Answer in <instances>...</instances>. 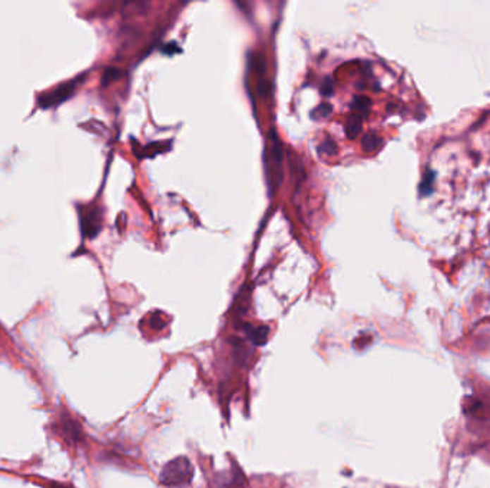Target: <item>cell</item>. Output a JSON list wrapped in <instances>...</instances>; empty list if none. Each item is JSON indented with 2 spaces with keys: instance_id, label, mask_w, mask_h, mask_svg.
<instances>
[{
  "instance_id": "5b68a950",
  "label": "cell",
  "mask_w": 490,
  "mask_h": 488,
  "mask_svg": "<svg viewBox=\"0 0 490 488\" xmlns=\"http://www.w3.org/2000/svg\"><path fill=\"white\" fill-rule=\"evenodd\" d=\"M247 335H248V339L254 345H264L267 342V339H269L270 328L265 327V325L250 327V328H247Z\"/></svg>"
},
{
  "instance_id": "277c9868",
  "label": "cell",
  "mask_w": 490,
  "mask_h": 488,
  "mask_svg": "<svg viewBox=\"0 0 490 488\" xmlns=\"http://www.w3.org/2000/svg\"><path fill=\"white\" fill-rule=\"evenodd\" d=\"M99 215L97 213V211H91L82 218V230L87 237L94 238L99 232Z\"/></svg>"
},
{
  "instance_id": "3957f363",
  "label": "cell",
  "mask_w": 490,
  "mask_h": 488,
  "mask_svg": "<svg viewBox=\"0 0 490 488\" xmlns=\"http://www.w3.org/2000/svg\"><path fill=\"white\" fill-rule=\"evenodd\" d=\"M76 83H78V79L66 82V83L61 85L58 89H55L54 92L43 95L42 98H39V106L44 108V109H49V108H54L56 105H61L63 101H66L73 94Z\"/></svg>"
},
{
  "instance_id": "5bb4252c",
  "label": "cell",
  "mask_w": 490,
  "mask_h": 488,
  "mask_svg": "<svg viewBox=\"0 0 490 488\" xmlns=\"http://www.w3.org/2000/svg\"><path fill=\"white\" fill-rule=\"evenodd\" d=\"M164 52L168 54V55H173V54H176V52H180V48H178V44H176V43L172 42V43L168 44V46H165Z\"/></svg>"
},
{
  "instance_id": "8fae6325",
  "label": "cell",
  "mask_w": 490,
  "mask_h": 488,
  "mask_svg": "<svg viewBox=\"0 0 490 488\" xmlns=\"http://www.w3.org/2000/svg\"><path fill=\"white\" fill-rule=\"evenodd\" d=\"M320 152L329 156H334L338 152V146L333 139H326L321 145H320Z\"/></svg>"
},
{
  "instance_id": "9c48e42d",
  "label": "cell",
  "mask_w": 490,
  "mask_h": 488,
  "mask_svg": "<svg viewBox=\"0 0 490 488\" xmlns=\"http://www.w3.org/2000/svg\"><path fill=\"white\" fill-rule=\"evenodd\" d=\"M331 112H333V106L330 104H321L313 112H311V118L324 119V118H329L331 115Z\"/></svg>"
},
{
  "instance_id": "4fadbf2b",
  "label": "cell",
  "mask_w": 490,
  "mask_h": 488,
  "mask_svg": "<svg viewBox=\"0 0 490 488\" xmlns=\"http://www.w3.org/2000/svg\"><path fill=\"white\" fill-rule=\"evenodd\" d=\"M320 92L323 96H331L333 92H334V83L330 77L324 79V82L321 83V87H320Z\"/></svg>"
},
{
  "instance_id": "7a4b0ae2",
  "label": "cell",
  "mask_w": 490,
  "mask_h": 488,
  "mask_svg": "<svg viewBox=\"0 0 490 488\" xmlns=\"http://www.w3.org/2000/svg\"><path fill=\"white\" fill-rule=\"evenodd\" d=\"M269 159L270 161H267V170H269L267 173H270V185L278 187L283 181V144L274 130L270 133Z\"/></svg>"
},
{
  "instance_id": "6da1fadb",
  "label": "cell",
  "mask_w": 490,
  "mask_h": 488,
  "mask_svg": "<svg viewBox=\"0 0 490 488\" xmlns=\"http://www.w3.org/2000/svg\"><path fill=\"white\" fill-rule=\"evenodd\" d=\"M192 478L194 465L184 456L168 461L159 474V480L165 487H183L190 484Z\"/></svg>"
},
{
  "instance_id": "30bf717a",
  "label": "cell",
  "mask_w": 490,
  "mask_h": 488,
  "mask_svg": "<svg viewBox=\"0 0 490 488\" xmlns=\"http://www.w3.org/2000/svg\"><path fill=\"white\" fill-rule=\"evenodd\" d=\"M372 105V101L367 98V96H357V98H354L353 104H351V108L354 111H357V112H367L369 108Z\"/></svg>"
},
{
  "instance_id": "8992f818",
  "label": "cell",
  "mask_w": 490,
  "mask_h": 488,
  "mask_svg": "<svg viewBox=\"0 0 490 488\" xmlns=\"http://www.w3.org/2000/svg\"><path fill=\"white\" fill-rule=\"evenodd\" d=\"M362 125H363V119L360 115H353L350 116V119L347 120L345 126H344V132L345 137L348 139H355L362 132Z\"/></svg>"
},
{
  "instance_id": "7c38bea8",
  "label": "cell",
  "mask_w": 490,
  "mask_h": 488,
  "mask_svg": "<svg viewBox=\"0 0 490 488\" xmlns=\"http://www.w3.org/2000/svg\"><path fill=\"white\" fill-rule=\"evenodd\" d=\"M121 76V70H118L116 68H108L102 76V83L106 85L115 79H118Z\"/></svg>"
},
{
  "instance_id": "52a82bcc",
  "label": "cell",
  "mask_w": 490,
  "mask_h": 488,
  "mask_svg": "<svg viewBox=\"0 0 490 488\" xmlns=\"http://www.w3.org/2000/svg\"><path fill=\"white\" fill-rule=\"evenodd\" d=\"M383 145V139L377 137L376 133H367L365 138L362 139V146L366 152H374Z\"/></svg>"
},
{
  "instance_id": "ba28073f",
  "label": "cell",
  "mask_w": 490,
  "mask_h": 488,
  "mask_svg": "<svg viewBox=\"0 0 490 488\" xmlns=\"http://www.w3.org/2000/svg\"><path fill=\"white\" fill-rule=\"evenodd\" d=\"M434 182V172L433 170H427L422 180V185H420V194L423 196H427L431 191H433V184Z\"/></svg>"
}]
</instances>
